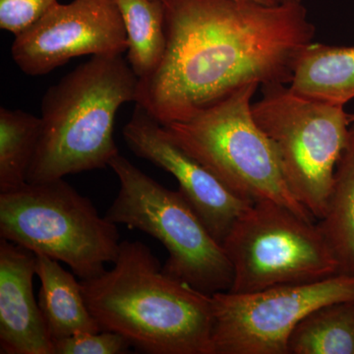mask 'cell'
<instances>
[{
	"mask_svg": "<svg viewBox=\"0 0 354 354\" xmlns=\"http://www.w3.org/2000/svg\"><path fill=\"white\" fill-rule=\"evenodd\" d=\"M167 46L136 104L162 125L185 121L243 86L288 85L314 26L301 2L162 0Z\"/></svg>",
	"mask_w": 354,
	"mask_h": 354,
	"instance_id": "cell-1",
	"label": "cell"
},
{
	"mask_svg": "<svg viewBox=\"0 0 354 354\" xmlns=\"http://www.w3.org/2000/svg\"><path fill=\"white\" fill-rule=\"evenodd\" d=\"M102 330L149 354H214L212 295L165 274L151 249L121 241L113 269L81 279Z\"/></svg>",
	"mask_w": 354,
	"mask_h": 354,
	"instance_id": "cell-2",
	"label": "cell"
},
{
	"mask_svg": "<svg viewBox=\"0 0 354 354\" xmlns=\"http://www.w3.org/2000/svg\"><path fill=\"white\" fill-rule=\"evenodd\" d=\"M139 78L122 55H95L51 86L41 101V129L27 183L106 169L120 155L116 114L136 102Z\"/></svg>",
	"mask_w": 354,
	"mask_h": 354,
	"instance_id": "cell-3",
	"label": "cell"
},
{
	"mask_svg": "<svg viewBox=\"0 0 354 354\" xmlns=\"http://www.w3.org/2000/svg\"><path fill=\"white\" fill-rule=\"evenodd\" d=\"M251 83L188 120L162 125L167 136L225 186L254 203L271 200L315 221L288 188L271 141L256 123Z\"/></svg>",
	"mask_w": 354,
	"mask_h": 354,
	"instance_id": "cell-4",
	"label": "cell"
},
{
	"mask_svg": "<svg viewBox=\"0 0 354 354\" xmlns=\"http://www.w3.org/2000/svg\"><path fill=\"white\" fill-rule=\"evenodd\" d=\"M115 223L64 178L0 193V236L68 265L81 279L106 271L120 252Z\"/></svg>",
	"mask_w": 354,
	"mask_h": 354,
	"instance_id": "cell-5",
	"label": "cell"
},
{
	"mask_svg": "<svg viewBox=\"0 0 354 354\" xmlns=\"http://www.w3.org/2000/svg\"><path fill=\"white\" fill-rule=\"evenodd\" d=\"M109 167L120 191L106 218L160 241L167 251L162 269L172 278L209 295L230 291L234 271L223 244L183 193L167 189L122 156L113 158Z\"/></svg>",
	"mask_w": 354,
	"mask_h": 354,
	"instance_id": "cell-6",
	"label": "cell"
},
{
	"mask_svg": "<svg viewBox=\"0 0 354 354\" xmlns=\"http://www.w3.org/2000/svg\"><path fill=\"white\" fill-rule=\"evenodd\" d=\"M263 88L252 104L256 123L276 150L293 196L320 220L348 145L351 114L344 106L310 99L285 84Z\"/></svg>",
	"mask_w": 354,
	"mask_h": 354,
	"instance_id": "cell-7",
	"label": "cell"
},
{
	"mask_svg": "<svg viewBox=\"0 0 354 354\" xmlns=\"http://www.w3.org/2000/svg\"><path fill=\"white\" fill-rule=\"evenodd\" d=\"M221 244L234 271L232 292L315 283L339 274L318 225L271 200L251 204Z\"/></svg>",
	"mask_w": 354,
	"mask_h": 354,
	"instance_id": "cell-8",
	"label": "cell"
},
{
	"mask_svg": "<svg viewBox=\"0 0 354 354\" xmlns=\"http://www.w3.org/2000/svg\"><path fill=\"white\" fill-rule=\"evenodd\" d=\"M214 354H288L297 324L317 307L354 300V276L335 274L315 283L249 293L212 295Z\"/></svg>",
	"mask_w": 354,
	"mask_h": 354,
	"instance_id": "cell-9",
	"label": "cell"
},
{
	"mask_svg": "<svg viewBox=\"0 0 354 354\" xmlns=\"http://www.w3.org/2000/svg\"><path fill=\"white\" fill-rule=\"evenodd\" d=\"M127 32L115 0L57 3L15 36L11 55L29 76L46 75L82 55H122Z\"/></svg>",
	"mask_w": 354,
	"mask_h": 354,
	"instance_id": "cell-10",
	"label": "cell"
},
{
	"mask_svg": "<svg viewBox=\"0 0 354 354\" xmlns=\"http://www.w3.org/2000/svg\"><path fill=\"white\" fill-rule=\"evenodd\" d=\"M123 138L137 157L171 174L179 191L212 235L223 243L235 221L253 203L228 189L207 167L165 134L162 124L136 104L123 128Z\"/></svg>",
	"mask_w": 354,
	"mask_h": 354,
	"instance_id": "cell-11",
	"label": "cell"
},
{
	"mask_svg": "<svg viewBox=\"0 0 354 354\" xmlns=\"http://www.w3.org/2000/svg\"><path fill=\"white\" fill-rule=\"evenodd\" d=\"M37 255L0 241V353L53 354L51 341L32 288Z\"/></svg>",
	"mask_w": 354,
	"mask_h": 354,
	"instance_id": "cell-12",
	"label": "cell"
},
{
	"mask_svg": "<svg viewBox=\"0 0 354 354\" xmlns=\"http://www.w3.org/2000/svg\"><path fill=\"white\" fill-rule=\"evenodd\" d=\"M74 274L58 261L37 255V276L41 281L39 306L53 342L102 330L88 309L81 281Z\"/></svg>",
	"mask_w": 354,
	"mask_h": 354,
	"instance_id": "cell-13",
	"label": "cell"
},
{
	"mask_svg": "<svg viewBox=\"0 0 354 354\" xmlns=\"http://www.w3.org/2000/svg\"><path fill=\"white\" fill-rule=\"evenodd\" d=\"M288 86L310 99L344 106L354 99V46L312 41L298 55Z\"/></svg>",
	"mask_w": 354,
	"mask_h": 354,
	"instance_id": "cell-14",
	"label": "cell"
},
{
	"mask_svg": "<svg viewBox=\"0 0 354 354\" xmlns=\"http://www.w3.org/2000/svg\"><path fill=\"white\" fill-rule=\"evenodd\" d=\"M319 228L334 254L339 274L354 276V122L342 152Z\"/></svg>",
	"mask_w": 354,
	"mask_h": 354,
	"instance_id": "cell-15",
	"label": "cell"
},
{
	"mask_svg": "<svg viewBox=\"0 0 354 354\" xmlns=\"http://www.w3.org/2000/svg\"><path fill=\"white\" fill-rule=\"evenodd\" d=\"M127 38V62L140 79L152 74L167 46L162 0H115Z\"/></svg>",
	"mask_w": 354,
	"mask_h": 354,
	"instance_id": "cell-16",
	"label": "cell"
},
{
	"mask_svg": "<svg viewBox=\"0 0 354 354\" xmlns=\"http://www.w3.org/2000/svg\"><path fill=\"white\" fill-rule=\"evenodd\" d=\"M288 354H354V300L317 307L297 324Z\"/></svg>",
	"mask_w": 354,
	"mask_h": 354,
	"instance_id": "cell-17",
	"label": "cell"
},
{
	"mask_svg": "<svg viewBox=\"0 0 354 354\" xmlns=\"http://www.w3.org/2000/svg\"><path fill=\"white\" fill-rule=\"evenodd\" d=\"M41 129V118L20 109H0V193L27 183Z\"/></svg>",
	"mask_w": 354,
	"mask_h": 354,
	"instance_id": "cell-18",
	"label": "cell"
},
{
	"mask_svg": "<svg viewBox=\"0 0 354 354\" xmlns=\"http://www.w3.org/2000/svg\"><path fill=\"white\" fill-rule=\"evenodd\" d=\"M131 344L127 337L102 330L95 333H80L53 342V354H125Z\"/></svg>",
	"mask_w": 354,
	"mask_h": 354,
	"instance_id": "cell-19",
	"label": "cell"
},
{
	"mask_svg": "<svg viewBox=\"0 0 354 354\" xmlns=\"http://www.w3.org/2000/svg\"><path fill=\"white\" fill-rule=\"evenodd\" d=\"M57 3V0H0V28L18 36Z\"/></svg>",
	"mask_w": 354,
	"mask_h": 354,
	"instance_id": "cell-20",
	"label": "cell"
},
{
	"mask_svg": "<svg viewBox=\"0 0 354 354\" xmlns=\"http://www.w3.org/2000/svg\"><path fill=\"white\" fill-rule=\"evenodd\" d=\"M253 1L267 4V6H276V4L281 3V0H253Z\"/></svg>",
	"mask_w": 354,
	"mask_h": 354,
	"instance_id": "cell-21",
	"label": "cell"
},
{
	"mask_svg": "<svg viewBox=\"0 0 354 354\" xmlns=\"http://www.w3.org/2000/svg\"><path fill=\"white\" fill-rule=\"evenodd\" d=\"M281 3H290V2H301V0H281Z\"/></svg>",
	"mask_w": 354,
	"mask_h": 354,
	"instance_id": "cell-22",
	"label": "cell"
},
{
	"mask_svg": "<svg viewBox=\"0 0 354 354\" xmlns=\"http://www.w3.org/2000/svg\"><path fill=\"white\" fill-rule=\"evenodd\" d=\"M351 122H353V121H354V114H351Z\"/></svg>",
	"mask_w": 354,
	"mask_h": 354,
	"instance_id": "cell-23",
	"label": "cell"
}]
</instances>
